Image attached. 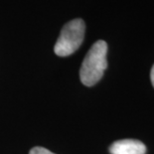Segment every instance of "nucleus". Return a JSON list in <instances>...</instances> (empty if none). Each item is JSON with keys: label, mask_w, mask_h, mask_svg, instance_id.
I'll list each match as a JSON object with an SVG mask.
<instances>
[{"label": "nucleus", "mask_w": 154, "mask_h": 154, "mask_svg": "<svg viewBox=\"0 0 154 154\" xmlns=\"http://www.w3.org/2000/svg\"><path fill=\"white\" fill-rule=\"evenodd\" d=\"M111 154H145L146 146L134 139H122L113 142L109 146Z\"/></svg>", "instance_id": "3"}, {"label": "nucleus", "mask_w": 154, "mask_h": 154, "mask_svg": "<svg viewBox=\"0 0 154 154\" xmlns=\"http://www.w3.org/2000/svg\"><path fill=\"white\" fill-rule=\"evenodd\" d=\"M30 154H55V153L51 152L50 150L46 149L44 147L37 146V147H34V148L31 149Z\"/></svg>", "instance_id": "4"}, {"label": "nucleus", "mask_w": 154, "mask_h": 154, "mask_svg": "<svg viewBox=\"0 0 154 154\" xmlns=\"http://www.w3.org/2000/svg\"><path fill=\"white\" fill-rule=\"evenodd\" d=\"M106 53L107 45L103 40L97 41L88 50L80 70L81 81L85 86H94L103 78L107 67Z\"/></svg>", "instance_id": "1"}, {"label": "nucleus", "mask_w": 154, "mask_h": 154, "mask_svg": "<svg viewBox=\"0 0 154 154\" xmlns=\"http://www.w3.org/2000/svg\"><path fill=\"white\" fill-rule=\"evenodd\" d=\"M85 31L86 24L82 19L68 22L61 30L60 37L54 47L55 54L59 57H67L75 53L83 43Z\"/></svg>", "instance_id": "2"}, {"label": "nucleus", "mask_w": 154, "mask_h": 154, "mask_svg": "<svg viewBox=\"0 0 154 154\" xmlns=\"http://www.w3.org/2000/svg\"><path fill=\"white\" fill-rule=\"evenodd\" d=\"M150 80H151V83H152V86L154 87V65L151 69V72H150Z\"/></svg>", "instance_id": "5"}]
</instances>
